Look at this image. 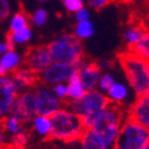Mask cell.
Here are the masks:
<instances>
[{"instance_id":"f35d334b","label":"cell","mask_w":149,"mask_h":149,"mask_svg":"<svg viewBox=\"0 0 149 149\" xmlns=\"http://www.w3.org/2000/svg\"><path fill=\"white\" fill-rule=\"evenodd\" d=\"M5 149H26V148H11V147H6Z\"/></svg>"},{"instance_id":"8d00e7d4","label":"cell","mask_w":149,"mask_h":149,"mask_svg":"<svg viewBox=\"0 0 149 149\" xmlns=\"http://www.w3.org/2000/svg\"><path fill=\"white\" fill-rule=\"evenodd\" d=\"M50 149H70V148H69L68 144H67V146H55V147H53V148H50Z\"/></svg>"},{"instance_id":"ac0fdd59","label":"cell","mask_w":149,"mask_h":149,"mask_svg":"<svg viewBox=\"0 0 149 149\" xmlns=\"http://www.w3.org/2000/svg\"><path fill=\"white\" fill-rule=\"evenodd\" d=\"M67 82H68L67 84V102L78 100L86 93V90L84 88V86L79 79L78 70L68 79Z\"/></svg>"},{"instance_id":"484cf974","label":"cell","mask_w":149,"mask_h":149,"mask_svg":"<svg viewBox=\"0 0 149 149\" xmlns=\"http://www.w3.org/2000/svg\"><path fill=\"white\" fill-rule=\"evenodd\" d=\"M28 24H29L28 16L24 13L23 11L17 12V13L11 19L10 32H15V31H19L22 29H25V28H28Z\"/></svg>"},{"instance_id":"7a4b0ae2","label":"cell","mask_w":149,"mask_h":149,"mask_svg":"<svg viewBox=\"0 0 149 149\" xmlns=\"http://www.w3.org/2000/svg\"><path fill=\"white\" fill-rule=\"evenodd\" d=\"M125 118H127L125 109L123 106L110 103L103 111H100L98 115H95L92 118L88 128L97 131L105 140L109 147L112 149L117 140V136L119 134V130L122 128V124Z\"/></svg>"},{"instance_id":"e0dca14e","label":"cell","mask_w":149,"mask_h":149,"mask_svg":"<svg viewBox=\"0 0 149 149\" xmlns=\"http://www.w3.org/2000/svg\"><path fill=\"white\" fill-rule=\"evenodd\" d=\"M31 127L32 131L36 136H38L42 140H49L52 130V124H50V117L48 116H41V115H35L31 119Z\"/></svg>"},{"instance_id":"9a60e30c","label":"cell","mask_w":149,"mask_h":149,"mask_svg":"<svg viewBox=\"0 0 149 149\" xmlns=\"http://www.w3.org/2000/svg\"><path fill=\"white\" fill-rule=\"evenodd\" d=\"M78 143L79 149H111L102 136L91 128H85Z\"/></svg>"},{"instance_id":"52a82bcc","label":"cell","mask_w":149,"mask_h":149,"mask_svg":"<svg viewBox=\"0 0 149 149\" xmlns=\"http://www.w3.org/2000/svg\"><path fill=\"white\" fill-rule=\"evenodd\" d=\"M35 95L36 115L50 117L54 112L62 107V102L54 94L53 90L45 85H37L32 88Z\"/></svg>"},{"instance_id":"6da1fadb","label":"cell","mask_w":149,"mask_h":149,"mask_svg":"<svg viewBox=\"0 0 149 149\" xmlns=\"http://www.w3.org/2000/svg\"><path fill=\"white\" fill-rule=\"evenodd\" d=\"M52 130L49 140L65 144L77 143L85 125L82 118L68 107H61L50 116Z\"/></svg>"},{"instance_id":"60d3db41","label":"cell","mask_w":149,"mask_h":149,"mask_svg":"<svg viewBox=\"0 0 149 149\" xmlns=\"http://www.w3.org/2000/svg\"><path fill=\"white\" fill-rule=\"evenodd\" d=\"M38 1H47V0H38Z\"/></svg>"},{"instance_id":"4dcf8cb0","label":"cell","mask_w":149,"mask_h":149,"mask_svg":"<svg viewBox=\"0 0 149 149\" xmlns=\"http://www.w3.org/2000/svg\"><path fill=\"white\" fill-rule=\"evenodd\" d=\"M10 11L11 7L7 0H0V20L7 18L10 15Z\"/></svg>"},{"instance_id":"ba28073f","label":"cell","mask_w":149,"mask_h":149,"mask_svg":"<svg viewBox=\"0 0 149 149\" xmlns=\"http://www.w3.org/2000/svg\"><path fill=\"white\" fill-rule=\"evenodd\" d=\"M78 68H79V66H77V65L53 61L52 63L41 73L38 79H40V82L45 86L66 82V81H68V79L73 74L78 70Z\"/></svg>"},{"instance_id":"30bf717a","label":"cell","mask_w":149,"mask_h":149,"mask_svg":"<svg viewBox=\"0 0 149 149\" xmlns=\"http://www.w3.org/2000/svg\"><path fill=\"white\" fill-rule=\"evenodd\" d=\"M10 115L15 116L23 124L29 123L33 118V116L36 115V107H35V95L32 90L18 94Z\"/></svg>"},{"instance_id":"f1b7e54d","label":"cell","mask_w":149,"mask_h":149,"mask_svg":"<svg viewBox=\"0 0 149 149\" xmlns=\"http://www.w3.org/2000/svg\"><path fill=\"white\" fill-rule=\"evenodd\" d=\"M53 92L61 102L67 100V85L65 82L53 85Z\"/></svg>"},{"instance_id":"44dd1931","label":"cell","mask_w":149,"mask_h":149,"mask_svg":"<svg viewBox=\"0 0 149 149\" xmlns=\"http://www.w3.org/2000/svg\"><path fill=\"white\" fill-rule=\"evenodd\" d=\"M128 50H130L131 53L136 54L140 57L148 60L149 58V35H148V32H146L132 47H130L128 49Z\"/></svg>"},{"instance_id":"7402d4cb","label":"cell","mask_w":149,"mask_h":149,"mask_svg":"<svg viewBox=\"0 0 149 149\" xmlns=\"http://www.w3.org/2000/svg\"><path fill=\"white\" fill-rule=\"evenodd\" d=\"M1 124H3V128L5 130V134L8 136L15 135V134H17L24 129V124L12 115H8L4 119H1Z\"/></svg>"},{"instance_id":"4fadbf2b","label":"cell","mask_w":149,"mask_h":149,"mask_svg":"<svg viewBox=\"0 0 149 149\" xmlns=\"http://www.w3.org/2000/svg\"><path fill=\"white\" fill-rule=\"evenodd\" d=\"M79 79L86 91H92L98 87V81L100 78V69L95 62L81 63L78 68Z\"/></svg>"},{"instance_id":"e575fe53","label":"cell","mask_w":149,"mask_h":149,"mask_svg":"<svg viewBox=\"0 0 149 149\" xmlns=\"http://www.w3.org/2000/svg\"><path fill=\"white\" fill-rule=\"evenodd\" d=\"M111 1H115V3L120 4V5H130V4L136 3L137 0H111Z\"/></svg>"},{"instance_id":"d6986e66","label":"cell","mask_w":149,"mask_h":149,"mask_svg":"<svg viewBox=\"0 0 149 149\" xmlns=\"http://www.w3.org/2000/svg\"><path fill=\"white\" fill-rule=\"evenodd\" d=\"M22 58L20 56L13 50V49H8L4 54L0 55V66H1L6 73L12 72L13 73L16 69L19 68Z\"/></svg>"},{"instance_id":"f546056e","label":"cell","mask_w":149,"mask_h":149,"mask_svg":"<svg viewBox=\"0 0 149 149\" xmlns=\"http://www.w3.org/2000/svg\"><path fill=\"white\" fill-rule=\"evenodd\" d=\"M62 4L66 7V10H68L69 12H74V13L81 7H84L82 0H62Z\"/></svg>"},{"instance_id":"1f68e13d","label":"cell","mask_w":149,"mask_h":149,"mask_svg":"<svg viewBox=\"0 0 149 149\" xmlns=\"http://www.w3.org/2000/svg\"><path fill=\"white\" fill-rule=\"evenodd\" d=\"M111 3V0H88V4L92 8L99 11V10H102L103 7L107 6L109 4Z\"/></svg>"},{"instance_id":"ffe728a7","label":"cell","mask_w":149,"mask_h":149,"mask_svg":"<svg viewBox=\"0 0 149 149\" xmlns=\"http://www.w3.org/2000/svg\"><path fill=\"white\" fill-rule=\"evenodd\" d=\"M31 30L28 28L25 29H22L19 31H15V32H8L7 33V45L10 49H13V47L16 44H23V43H26L30 41L31 38Z\"/></svg>"},{"instance_id":"d590c367","label":"cell","mask_w":149,"mask_h":149,"mask_svg":"<svg viewBox=\"0 0 149 149\" xmlns=\"http://www.w3.org/2000/svg\"><path fill=\"white\" fill-rule=\"evenodd\" d=\"M8 45H7V43H0V55L1 54H4L6 50H8Z\"/></svg>"},{"instance_id":"5b68a950","label":"cell","mask_w":149,"mask_h":149,"mask_svg":"<svg viewBox=\"0 0 149 149\" xmlns=\"http://www.w3.org/2000/svg\"><path fill=\"white\" fill-rule=\"evenodd\" d=\"M110 104L107 97L97 90L86 91L78 100L67 102V107L82 118L85 128H88L92 118Z\"/></svg>"},{"instance_id":"9c48e42d","label":"cell","mask_w":149,"mask_h":149,"mask_svg":"<svg viewBox=\"0 0 149 149\" xmlns=\"http://www.w3.org/2000/svg\"><path fill=\"white\" fill-rule=\"evenodd\" d=\"M24 62H25V66L28 69H30L31 72L38 75L52 63L53 58L50 53H49L48 47L38 45V47H31L28 49Z\"/></svg>"},{"instance_id":"b9f144b4","label":"cell","mask_w":149,"mask_h":149,"mask_svg":"<svg viewBox=\"0 0 149 149\" xmlns=\"http://www.w3.org/2000/svg\"><path fill=\"white\" fill-rule=\"evenodd\" d=\"M0 149H5V148H0Z\"/></svg>"},{"instance_id":"8992f818","label":"cell","mask_w":149,"mask_h":149,"mask_svg":"<svg viewBox=\"0 0 149 149\" xmlns=\"http://www.w3.org/2000/svg\"><path fill=\"white\" fill-rule=\"evenodd\" d=\"M149 146V128L125 118L112 149H143Z\"/></svg>"},{"instance_id":"ab89813d","label":"cell","mask_w":149,"mask_h":149,"mask_svg":"<svg viewBox=\"0 0 149 149\" xmlns=\"http://www.w3.org/2000/svg\"><path fill=\"white\" fill-rule=\"evenodd\" d=\"M143 149H149V146H147L146 148H143Z\"/></svg>"},{"instance_id":"277c9868","label":"cell","mask_w":149,"mask_h":149,"mask_svg":"<svg viewBox=\"0 0 149 149\" xmlns=\"http://www.w3.org/2000/svg\"><path fill=\"white\" fill-rule=\"evenodd\" d=\"M53 61L66 62L80 66L84 60V48L81 41L72 33L58 36L48 45Z\"/></svg>"},{"instance_id":"5bb4252c","label":"cell","mask_w":149,"mask_h":149,"mask_svg":"<svg viewBox=\"0 0 149 149\" xmlns=\"http://www.w3.org/2000/svg\"><path fill=\"white\" fill-rule=\"evenodd\" d=\"M12 81H13L18 94L29 91V88H33L40 84L38 75L31 72L28 68H18L12 74Z\"/></svg>"},{"instance_id":"4316f807","label":"cell","mask_w":149,"mask_h":149,"mask_svg":"<svg viewBox=\"0 0 149 149\" xmlns=\"http://www.w3.org/2000/svg\"><path fill=\"white\" fill-rule=\"evenodd\" d=\"M116 80L113 79V77L111 75V74H104V75H100L99 78V81H98V87H99V91L100 92H106L110 86L112 85Z\"/></svg>"},{"instance_id":"836d02e7","label":"cell","mask_w":149,"mask_h":149,"mask_svg":"<svg viewBox=\"0 0 149 149\" xmlns=\"http://www.w3.org/2000/svg\"><path fill=\"white\" fill-rule=\"evenodd\" d=\"M6 134H5V130L3 128V124H1V120H0V148H6Z\"/></svg>"},{"instance_id":"603a6c76","label":"cell","mask_w":149,"mask_h":149,"mask_svg":"<svg viewBox=\"0 0 149 149\" xmlns=\"http://www.w3.org/2000/svg\"><path fill=\"white\" fill-rule=\"evenodd\" d=\"M146 32H148V31H147V29L143 28V25H132V26H130L125 32H124V40H125L128 47L129 48L132 47Z\"/></svg>"},{"instance_id":"d6a6232c","label":"cell","mask_w":149,"mask_h":149,"mask_svg":"<svg viewBox=\"0 0 149 149\" xmlns=\"http://www.w3.org/2000/svg\"><path fill=\"white\" fill-rule=\"evenodd\" d=\"M90 18V12L88 10H86L84 7H81L80 10H78L75 12V19L78 22H81V20H88Z\"/></svg>"},{"instance_id":"cb8c5ba5","label":"cell","mask_w":149,"mask_h":149,"mask_svg":"<svg viewBox=\"0 0 149 149\" xmlns=\"http://www.w3.org/2000/svg\"><path fill=\"white\" fill-rule=\"evenodd\" d=\"M29 140H30L29 131L24 128L19 132L10 136V141H8V144L6 147H11V148H25L28 146V143H29Z\"/></svg>"},{"instance_id":"74e56055","label":"cell","mask_w":149,"mask_h":149,"mask_svg":"<svg viewBox=\"0 0 149 149\" xmlns=\"http://www.w3.org/2000/svg\"><path fill=\"white\" fill-rule=\"evenodd\" d=\"M6 75V72H5V69L0 66V77H5Z\"/></svg>"},{"instance_id":"2e32d148","label":"cell","mask_w":149,"mask_h":149,"mask_svg":"<svg viewBox=\"0 0 149 149\" xmlns=\"http://www.w3.org/2000/svg\"><path fill=\"white\" fill-rule=\"evenodd\" d=\"M106 97L111 104H116L124 107V103L129 97V90L123 82L115 81L106 91Z\"/></svg>"},{"instance_id":"d4e9b609","label":"cell","mask_w":149,"mask_h":149,"mask_svg":"<svg viewBox=\"0 0 149 149\" xmlns=\"http://www.w3.org/2000/svg\"><path fill=\"white\" fill-rule=\"evenodd\" d=\"M94 32L93 24L90 20H81L78 22V24L74 28V36L78 37L79 40L90 38Z\"/></svg>"},{"instance_id":"7c38bea8","label":"cell","mask_w":149,"mask_h":149,"mask_svg":"<svg viewBox=\"0 0 149 149\" xmlns=\"http://www.w3.org/2000/svg\"><path fill=\"white\" fill-rule=\"evenodd\" d=\"M127 118L149 128V94L137 95L135 102L127 110Z\"/></svg>"},{"instance_id":"83f0119b","label":"cell","mask_w":149,"mask_h":149,"mask_svg":"<svg viewBox=\"0 0 149 149\" xmlns=\"http://www.w3.org/2000/svg\"><path fill=\"white\" fill-rule=\"evenodd\" d=\"M47 19H48V13H47V11L43 10V8L36 10V12L32 16V23L36 26H42L43 24L47 22Z\"/></svg>"},{"instance_id":"8fae6325","label":"cell","mask_w":149,"mask_h":149,"mask_svg":"<svg viewBox=\"0 0 149 149\" xmlns=\"http://www.w3.org/2000/svg\"><path fill=\"white\" fill-rule=\"evenodd\" d=\"M17 97L18 92L12 79L6 75L0 77V120L11 113Z\"/></svg>"},{"instance_id":"3957f363","label":"cell","mask_w":149,"mask_h":149,"mask_svg":"<svg viewBox=\"0 0 149 149\" xmlns=\"http://www.w3.org/2000/svg\"><path fill=\"white\" fill-rule=\"evenodd\" d=\"M118 61L136 95L149 94V63L130 50L118 55Z\"/></svg>"}]
</instances>
